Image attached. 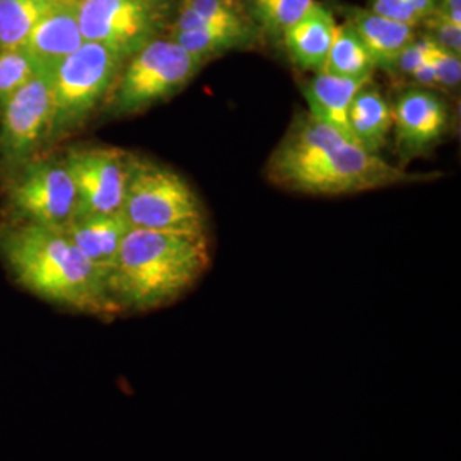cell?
<instances>
[{"instance_id":"6da1fadb","label":"cell","mask_w":461,"mask_h":461,"mask_svg":"<svg viewBox=\"0 0 461 461\" xmlns=\"http://www.w3.org/2000/svg\"><path fill=\"white\" fill-rule=\"evenodd\" d=\"M0 260L19 285L50 304L99 318L120 313L108 291V276L62 228L28 221L4 228Z\"/></svg>"},{"instance_id":"7a4b0ae2","label":"cell","mask_w":461,"mask_h":461,"mask_svg":"<svg viewBox=\"0 0 461 461\" xmlns=\"http://www.w3.org/2000/svg\"><path fill=\"white\" fill-rule=\"evenodd\" d=\"M211 265L207 234L131 230L108 274L120 313L163 308L195 285Z\"/></svg>"},{"instance_id":"3957f363","label":"cell","mask_w":461,"mask_h":461,"mask_svg":"<svg viewBox=\"0 0 461 461\" xmlns=\"http://www.w3.org/2000/svg\"><path fill=\"white\" fill-rule=\"evenodd\" d=\"M122 214L133 230L207 234L195 190L173 169L132 156Z\"/></svg>"},{"instance_id":"277c9868","label":"cell","mask_w":461,"mask_h":461,"mask_svg":"<svg viewBox=\"0 0 461 461\" xmlns=\"http://www.w3.org/2000/svg\"><path fill=\"white\" fill-rule=\"evenodd\" d=\"M432 178H438V175H412L375 152L342 140L323 150L313 161L284 171L270 182L301 194L342 195L403 183L429 182Z\"/></svg>"},{"instance_id":"5b68a950","label":"cell","mask_w":461,"mask_h":461,"mask_svg":"<svg viewBox=\"0 0 461 461\" xmlns=\"http://www.w3.org/2000/svg\"><path fill=\"white\" fill-rule=\"evenodd\" d=\"M205 62L173 40H150L122 72L112 103L118 113L140 112L180 93Z\"/></svg>"},{"instance_id":"8992f818","label":"cell","mask_w":461,"mask_h":461,"mask_svg":"<svg viewBox=\"0 0 461 461\" xmlns=\"http://www.w3.org/2000/svg\"><path fill=\"white\" fill-rule=\"evenodd\" d=\"M122 57L98 43L84 41L51 72L53 125L51 133L83 123L110 91Z\"/></svg>"},{"instance_id":"52a82bcc","label":"cell","mask_w":461,"mask_h":461,"mask_svg":"<svg viewBox=\"0 0 461 461\" xmlns=\"http://www.w3.org/2000/svg\"><path fill=\"white\" fill-rule=\"evenodd\" d=\"M64 165L76 188L72 219L122 212L131 167L129 154L112 148L74 149Z\"/></svg>"},{"instance_id":"ba28073f","label":"cell","mask_w":461,"mask_h":461,"mask_svg":"<svg viewBox=\"0 0 461 461\" xmlns=\"http://www.w3.org/2000/svg\"><path fill=\"white\" fill-rule=\"evenodd\" d=\"M84 41L98 43L122 59L142 49L156 30V7L140 0H79L76 5Z\"/></svg>"},{"instance_id":"9c48e42d","label":"cell","mask_w":461,"mask_h":461,"mask_svg":"<svg viewBox=\"0 0 461 461\" xmlns=\"http://www.w3.org/2000/svg\"><path fill=\"white\" fill-rule=\"evenodd\" d=\"M2 106L0 150L13 165L23 163L41 144L43 137L51 133V72L40 68Z\"/></svg>"},{"instance_id":"30bf717a","label":"cell","mask_w":461,"mask_h":461,"mask_svg":"<svg viewBox=\"0 0 461 461\" xmlns=\"http://www.w3.org/2000/svg\"><path fill=\"white\" fill-rule=\"evenodd\" d=\"M11 200L28 222L66 228L74 217L76 188L64 163H36L14 183Z\"/></svg>"},{"instance_id":"8fae6325","label":"cell","mask_w":461,"mask_h":461,"mask_svg":"<svg viewBox=\"0 0 461 461\" xmlns=\"http://www.w3.org/2000/svg\"><path fill=\"white\" fill-rule=\"evenodd\" d=\"M396 148L403 156L428 152L447 131L449 112L445 101L426 87L402 93L392 108Z\"/></svg>"},{"instance_id":"7c38bea8","label":"cell","mask_w":461,"mask_h":461,"mask_svg":"<svg viewBox=\"0 0 461 461\" xmlns=\"http://www.w3.org/2000/svg\"><path fill=\"white\" fill-rule=\"evenodd\" d=\"M335 30L337 23L331 11L325 4L313 0L308 11L280 38L294 66L303 70L320 72L329 55Z\"/></svg>"},{"instance_id":"4fadbf2b","label":"cell","mask_w":461,"mask_h":461,"mask_svg":"<svg viewBox=\"0 0 461 461\" xmlns=\"http://www.w3.org/2000/svg\"><path fill=\"white\" fill-rule=\"evenodd\" d=\"M83 43L76 5L55 4L36 23L21 49L26 50L43 68L51 70Z\"/></svg>"},{"instance_id":"5bb4252c","label":"cell","mask_w":461,"mask_h":461,"mask_svg":"<svg viewBox=\"0 0 461 461\" xmlns=\"http://www.w3.org/2000/svg\"><path fill=\"white\" fill-rule=\"evenodd\" d=\"M62 230L84 257L108 276L132 226L122 212H112L76 217Z\"/></svg>"},{"instance_id":"9a60e30c","label":"cell","mask_w":461,"mask_h":461,"mask_svg":"<svg viewBox=\"0 0 461 461\" xmlns=\"http://www.w3.org/2000/svg\"><path fill=\"white\" fill-rule=\"evenodd\" d=\"M371 79L373 77L348 79L327 72H316L313 79L303 87V95L310 106V115L342 133L347 140L357 144L350 132L348 112L356 95L364 86L371 83Z\"/></svg>"},{"instance_id":"2e32d148","label":"cell","mask_w":461,"mask_h":461,"mask_svg":"<svg viewBox=\"0 0 461 461\" xmlns=\"http://www.w3.org/2000/svg\"><path fill=\"white\" fill-rule=\"evenodd\" d=\"M347 23L363 40L375 67L390 74L395 72L402 51L415 40V28L390 17L379 16L369 9H352Z\"/></svg>"},{"instance_id":"e0dca14e","label":"cell","mask_w":461,"mask_h":461,"mask_svg":"<svg viewBox=\"0 0 461 461\" xmlns=\"http://www.w3.org/2000/svg\"><path fill=\"white\" fill-rule=\"evenodd\" d=\"M348 125L361 148L378 154L393 129L392 106L371 83L356 95L348 112Z\"/></svg>"},{"instance_id":"ac0fdd59","label":"cell","mask_w":461,"mask_h":461,"mask_svg":"<svg viewBox=\"0 0 461 461\" xmlns=\"http://www.w3.org/2000/svg\"><path fill=\"white\" fill-rule=\"evenodd\" d=\"M375 62L364 47L363 40L356 30L348 24H337L335 36L325 59L323 68L320 72H327L339 77H373Z\"/></svg>"},{"instance_id":"d6986e66","label":"cell","mask_w":461,"mask_h":461,"mask_svg":"<svg viewBox=\"0 0 461 461\" xmlns=\"http://www.w3.org/2000/svg\"><path fill=\"white\" fill-rule=\"evenodd\" d=\"M55 0H0V50L21 49Z\"/></svg>"},{"instance_id":"ffe728a7","label":"cell","mask_w":461,"mask_h":461,"mask_svg":"<svg viewBox=\"0 0 461 461\" xmlns=\"http://www.w3.org/2000/svg\"><path fill=\"white\" fill-rule=\"evenodd\" d=\"M171 40L178 43L188 53L209 60L214 55H221L228 50L245 47L253 40L251 26L230 28V26H211L200 30L173 32Z\"/></svg>"},{"instance_id":"44dd1931","label":"cell","mask_w":461,"mask_h":461,"mask_svg":"<svg viewBox=\"0 0 461 461\" xmlns=\"http://www.w3.org/2000/svg\"><path fill=\"white\" fill-rule=\"evenodd\" d=\"M211 26L243 28L249 26V23L236 11V4L230 0H182L173 32L200 30Z\"/></svg>"},{"instance_id":"7402d4cb","label":"cell","mask_w":461,"mask_h":461,"mask_svg":"<svg viewBox=\"0 0 461 461\" xmlns=\"http://www.w3.org/2000/svg\"><path fill=\"white\" fill-rule=\"evenodd\" d=\"M313 0H253V16L267 33L280 38L303 16Z\"/></svg>"},{"instance_id":"603a6c76","label":"cell","mask_w":461,"mask_h":461,"mask_svg":"<svg viewBox=\"0 0 461 461\" xmlns=\"http://www.w3.org/2000/svg\"><path fill=\"white\" fill-rule=\"evenodd\" d=\"M43 68L24 49L0 50V104Z\"/></svg>"},{"instance_id":"cb8c5ba5","label":"cell","mask_w":461,"mask_h":461,"mask_svg":"<svg viewBox=\"0 0 461 461\" xmlns=\"http://www.w3.org/2000/svg\"><path fill=\"white\" fill-rule=\"evenodd\" d=\"M430 62L436 70L438 87L445 89H456L461 81V59L447 50L441 49L439 45L432 43L430 49Z\"/></svg>"},{"instance_id":"d4e9b609","label":"cell","mask_w":461,"mask_h":461,"mask_svg":"<svg viewBox=\"0 0 461 461\" xmlns=\"http://www.w3.org/2000/svg\"><path fill=\"white\" fill-rule=\"evenodd\" d=\"M422 23L428 26V36L436 45L455 55H461V26H456L455 23L446 19L436 9Z\"/></svg>"},{"instance_id":"484cf974","label":"cell","mask_w":461,"mask_h":461,"mask_svg":"<svg viewBox=\"0 0 461 461\" xmlns=\"http://www.w3.org/2000/svg\"><path fill=\"white\" fill-rule=\"evenodd\" d=\"M432 49V40L426 36V38H417L413 40L412 43L407 49L402 51L398 62H396L395 72H400L402 76H412L413 70L420 66L422 62H426L429 59V53Z\"/></svg>"},{"instance_id":"4316f807","label":"cell","mask_w":461,"mask_h":461,"mask_svg":"<svg viewBox=\"0 0 461 461\" xmlns=\"http://www.w3.org/2000/svg\"><path fill=\"white\" fill-rule=\"evenodd\" d=\"M369 11L376 13L379 16L390 17L400 23H405L415 28V19L412 14L411 0H371Z\"/></svg>"},{"instance_id":"83f0119b","label":"cell","mask_w":461,"mask_h":461,"mask_svg":"<svg viewBox=\"0 0 461 461\" xmlns=\"http://www.w3.org/2000/svg\"><path fill=\"white\" fill-rule=\"evenodd\" d=\"M434 43V41H432ZM413 81L419 84L420 87H438V81H436V70H434V66H432V62H430V53H429V59L426 62H422L420 66L417 67L415 70H413L412 76Z\"/></svg>"},{"instance_id":"f1b7e54d","label":"cell","mask_w":461,"mask_h":461,"mask_svg":"<svg viewBox=\"0 0 461 461\" xmlns=\"http://www.w3.org/2000/svg\"><path fill=\"white\" fill-rule=\"evenodd\" d=\"M436 11L456 26H461V0H439Z\"/></svg>"},{"instance_id":"f546056e","label":"cell","mask_w":461,"mask_h":461,"mask_svg":"<svg viewBox=\"0 0 461 461\" xmlns=\"http://www.w3.org/2000/svg\"><path fill=\"white\" fill-rule=\"evenodd\" d=\"M140 2H144V4H149V5H152V7H158L161 2H165V0H140Z\"/></svg>"},{"instance_id":"4dcf8cb0","label":"cell","mask_w":461,"mask_h":461,"mask_svg":"<svg viewBox=\"0 0 461 461\" xmlns=\"http://www.w3.org/2000/svg\"><path fill=\"white\" fill-rule=\"evenodd\" d=\"M55 2H59V4H68V5H77L79 0H55Z\"/></svg>"},{"instance_id":"1f68e13d","label":"cell","mask_w":461,"mask_h":461,"mask_svg":"<svg viewBox=\"0 0 461 461\" xmlns=\"http://www.w3.org/2000/svg\"><path fill=\"white\" fill-rule=\"evenodd\" d=\"M232 4H238V2H243V0H230Z\"/></svg>"}]
</instances>
